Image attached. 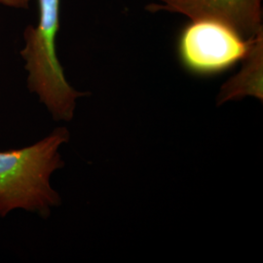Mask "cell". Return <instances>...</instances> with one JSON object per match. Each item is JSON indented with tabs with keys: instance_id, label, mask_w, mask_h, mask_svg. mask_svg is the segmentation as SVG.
Here are the masks:
<instances>
[{
	"instance_id": "4",
	"label": "cell",
	"mask_w": 263,
	"mask_h": 263,
	"mask_svg": "<svg viewBox=\"0 0 263 263\" xmlns=\"http://www.w3.org/2000/svg\"><path fill=\"white\" fill-rule=\"evenodd\" d=\"M146 6L151 12H171L193 20H216L235 28L246 38L262 27V0H158Z\"/></svg>"
},
{
	"instance_id": "5",
	"label": "cell",
	"mask_w": 263,
	"mask_h": 263,
	"mask_svg": "<svg viewBox=\"0 0 263 263\" xmlns=\"http://www.w3.org/2000/svg\"><path fill=\"white\" fill-rule=\"evenodd\" d=\"M263 30L254 38V43L248 57L244 60L242 70L226 83L221 92V98H232L252 95L262 96Z\"/></svg>"
},
{
	"instance_id": "2",
	"label": "cell",
	"mask_w": 263,
	"mask_h": 263,
	"mask_svg": "<svg viewBox=\"0 0 263 263\" xmlns=\"http://www.w3.org/2000/svg\"><path fill=\"white\" fill-rule=\"evenodd\" d=\"M61 0H38L36 26L25 29V45L21 56L28 72V90L36 95L53 118L70 121L76 100L85 96L69 84L57 55Z\"/></svg>"
},
{
	"instance_id": "6",
	"label": "cell",
	"mask_w": 263,
	"mask_h": 263,
	"mask_svg": "<svg viewBox=\"0 0 263 263\" xmlns=\"http://www.w3.org/2000/svg\"><path fill=\"white\" fill-rule=\"evenodd\" d=\"M31 0H0V5L17 9H26Z\"/></svg>"
},
{
	"instance_id": "1",
	"label": "cell",
	"mask_w": 263,
	"mask_h": 263,
	"mask_svg": "<svg viewBox=\"0 0 263 263\" xmlns=\"http://www.w3.org/2000/svg\"><path fill=\"white\" fill-rule=\"evenodd\" d=\"M68 140L69 132L58 128L31 145L0 151V216L21 209L46 217L60 204L50 178L64 167L59 149Z\"/></svg>"
},
{
	"instance_id": "3",
	"label": "cell",
	"mask_w": 263,
	"mask_h": 263,
	"mask_svg": "<svg viewBox=\"0 0 263 263\" xmlns=\"http://www.w3.org/2000/svg\"><path fill=\"white\" fill-rule=\"evenodd\" d=\"M254 37L216 20H193L179 34L177 53L182 67L193 76H215L244 62Z\"/></svg>"
}]
</instances>
